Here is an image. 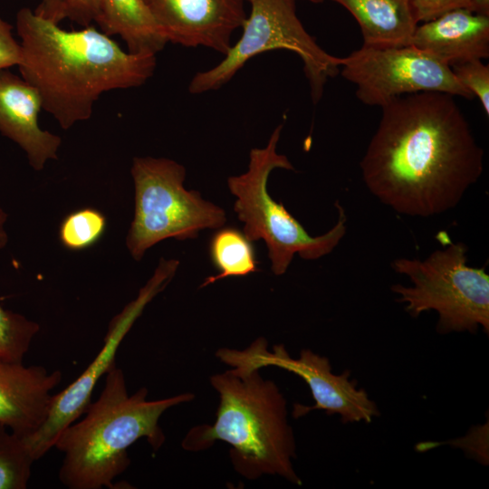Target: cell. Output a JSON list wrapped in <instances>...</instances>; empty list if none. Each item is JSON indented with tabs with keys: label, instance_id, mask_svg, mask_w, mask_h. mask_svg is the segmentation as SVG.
I'll return each instance as SVG.
<instances>
[{
	"label": "cell",
	"instance_id": "cell-1",
	"mask_svg": "<svg viewBox=\"0 0 489 489\" xmlns=\"http://www.w3.org/2000/svg\"><path fill=\"white\" fill-rule=\"evenodd\" d=\"M360 163L369 191L397 213L429 217L455 207L484 170V150L443 92L403 95L381 107Z\"/></svg>",
	"mask_w": 489,
	"mask_h": 489
},
{
	"label": "cell",
	"instance_id": "cell-2",
	"mask_svg": "<svg viewBox=\"0 0 489 489\" xmlns=\"http://www.w3.org/2000/svg\"><path fill=\"white\" fill-rule=\"evenodd\" d=\"M16 29L22 78L63 129L88 120L102 93L140 86L156 68V55L126 52L91 25L64 30L28 7L17 12Z\"/></svg>",
	"mask_w": 489,
	"mask_h": 489
},
{
	"label": "cell",
	"instance_id": "cell-3",
	"mask_svg": "<svg viewBox=\"0 0 489 489\" xmlns=\"http://www.w3.org/2000/svg\"><path fill=\"white\" fill-rule=\"evenodd\" d=\"M146 388L129 395L123 371L114 365L105 375L99 398L84 417L62 431L54 446L64 455L61 483L70 489L112 488L129 465V447L145 437L157 451L165 442L158 426L169 408L194 399L191 393L148 400Z\"/></svg>",
	"mask_w": 489,
	"mask_h": 489
},
{
	"label": "cell",
	"instance_id": "cell-4",
	"mask_svg": "<svg viewBox=\"0 0 489 489\" xmlns=\"http://www.w3.org/2000/svg\"><path fill=\"white\" fill-rule=\"evenodd\" d=\"M210 383L220 398L216 421L191 428L183 448L202 451L223 441L230 446L235 470L246 479L272 475L301 485L292 466L296 445L286 400L276 384L259 370L235 368L213 375Z\"/></svg>",
	"mask_w": 489,
	"mask_h": 489
},
{
	"label": "cell",
	"instance_id": "cell-5",
	"mask_svg": "<svg viewBox=\"0 0 489 489\" xmlns=\"http://www.w3.org/2000/svg\"><path fill=\"white\" fill-rule=\"evenodd\" d=\"M282 129L283 125L274 129L265 147L250 150L245 173L227 179L228 188L236 197L234 211L244 223L243 233L252 242L264 241L275 275L287 271L295 254L304 260H316L332 252L346 234L347 220L344 208L336 201L335 225L324 235L312 236L283 203L272 198L267 190L271 172L294 169L288 158L276 150Z\"/></svg>",
	"mask_w": 489,
	"mask_h": 489
},
{
	"label": "cell",
	"instance_id": "cell-6",
	"mask_svg": "<svg viewBox=\"0 0 489 489\" xmlns=\"http://www.w3.org/2000/svg\"><path fill=\"white\" fill-rule=\"evenodd\" d=\"M466 253L464 243H451L425 260L397 258L391 263L393 270L412 283L391 286L399 295L398 302L405 303L406 312L414 318L436 311L440 334L475 333L480 326L489 332V275L484 266L467 265Z\"/></svg>",
	"mask_w": 489,
	"mask_h": 489
},
{
	"label": "cell",
	"instance_id": "cell-7",
	"mask_svg": "<svg viewBox=\"0 0 489 489\" xmlns=\"http://www.w3.org/2000/svg\"><path fill=\"white\" fill-rule=\"evenodd\" d=\"M134 182V216L126 237L132 258L168 239L196 238L204 229L226 223L225 210L184 187L185 168L166 158L135 157L130 169Z\"/></svg>",
	"mask_w": 489,
	"mask_h": 489
},
{
	"label": "cell",
	"instance_id": "cell-8",
	"mask_svg": "<svg viewBox=\"0 0 489 489\" xmlns=\"http://www.w3.org/2000/svg\"><path fill=\"white\" fill-rule=\"evenodd\" d=\"M251 10L242 25L240 39L215 67L192 78L193 94L216 91L228 82L253 57L271 50H288L303 63L312 99L317 102L330 78L340 72V58L325 52L305 30L296 14V0H247Z\"/></svg>",
	"mask_w": 489,
	"mask_h": 489
},
{
	"label": "cell",
	"instance_id": "cell-9",
	"mask_svg": "<svg viewBox=\"0 0 489 489\" xmlns=\"http://www.w3.org/2000/svg\"><path fill=\"white\" fill-rule=\"evenodd\" d=\"M340 72L357 86L356 96L368 106L383 107L395 98L425 91L467 100L475 97L451 68L412 44L396 47L362 45L340 58Z\"/></svg>",
	"mask_w": 489,
	"mask_h": 489
},
{
	"label": "cell",
	"instance_id": "cell-10",
	"mask_svg": "<svg viewBox=\"0 0 489 489\" xmlns=\"http://www.w3.org/2000/svg\"><path fill=\"white\" fill-rule=\"evenodd\" d=\"M216 356L225 364L241 370H260L264 367H278L301 377L309 386L314 405L294 404L292 417L299 418L314 409L338 414L343 423L366 422L379 415L378 407L364 389L357 388L349 379L350 371L332 373L329 360L309 349L301 350L292 359L283 344L267 349V340L258 338L246 349L239 350L221 348Z\"/></svg>",
	"mask_w": 489,
	"mask_h": 489
},
{
	"label": "cell",
	"instance_id": "cell-11",
	"mask_svg": "<svg viewBox=\"0 0 489 489\" xmlns=\"http://www.w3.org/2000/svg\"><path fill=\"white\" fill-rule=\"evenodd\" d=\"M178 265L176 259L160 258L153 275L138 296L110 320L103 346L94 360L73 382L53 395L44 422L34 434L24 438L34 460L53 448L62 431L84 414L99 379L116 365V353L124 337L147 304L170 283Z\"/></svg>",
	"mask_w": 489,
	"mask_h": 489
},
{
	"label": "cell",
	"instance_id": "cell-12",
	"mask_svg": "<svg viewBox=\"0 0 489 489\" xmlns=\"http://www.w3.org/2000/svg\"><path fill=\"white\" fill-rule=\"evenodd\" d=\"M144 1L168 43L203 46L224 55L247 16L244 0Z\"/></svg>",
	"mask_w": 489,
	"mask_h": 489
},
{
	"label": "cell",
	"instance_id": "cell-13",
	"mask_svg": "<svg viewBox=\"0 0 489 489\" xmlns=\"http://www.w3.org/2000/svg\"><path fill=\"white\" fill-rule=\"evenodd\" d=\"M41 109L43 101L34 86L8 69L0 70V132L21 147L37 171L57 158L62 143L59 136L40 127Z\"/></svg>",
	"mask_w": 489,
	"mask_h": 489
},
{
	"label": "cell",
	"instance_id": "cell-14",
	"mask_svg": "<svg viewBox=\"0 0 489 489\" xmlns=\"http://www.w3.org/2000/svg\"><path fill=\"white\" fill-rule=\"evenodd\" d=\"M62 379L60 370L43 366L0 363V423L23 438L34 434L44 422Z\"/></svg>",
	"mask_w": 489,
	"mask_h": 489
},
{
	"label": "cell",
	"instance_id": "cell-15",
	"mask_svg": "<svg viewBox=\"0 0 489 489\" xmlns=\"http://www.w3.org/2000/svg\"><path fill=\"white\" fill-rule=\"evenodd\" d=\"M411 44L451 67L489 57V16L465 8L417 24Z\"/></svg>",
	"mask_w": 489,
	"mask_h": 489
},
{
	"label": "cell",
	"instance_id": "cell-16",
	"mask_svg": "<svg viewBox=\"0 0 489 489\" xmlns=\"http://www.w3.org/2000/svg\"><path fill=\"white\" fill-rule=\"evenodd\" d=\"M358 22L364 46L396 47L411 44L418 24L409 0H332Z\"/></svg>",
	"mask_w": 489,
	"mask_h": 489
},
{
	"label": "cell",
	"instance_id": "cell-17",
	"mask_svg": "<svg viewBox=\"0 0 489 489\" xmlns=\"http://www.w3.org/2000/svg\"><path fill=\"white\" fill-rule=\"evenodd\" d=\"M98 21L107 35H119L128 52L156 55L168 43L144 0H101Z\"/></svg>",
	"mask_w": 489,
	"mask_h": 489
},
{
	"label": "cell",
	"instance_id": "cell-18",
	"mask_svg": "<svg viewBox=\"0 0 489 489\" xmlns=\"http://www.w3.org/2000/svg\"><path fill=\"white\" fill-rule=\"evenodd\" d=\"M209 252L219 273L207 277L200 287L225 277L246 276L259 270L252 241L234 227L218 228L210 240Z\"/></svg>",
	"mask_w": 489,
	"mask_h": 489
},
{
	"label": "cell",
	"instance_id": "cell-19",
	"mask_svg": "<svg viewBox=\"0 0 489 489\" xmlns=\"http://www.w3.org/2000/svg\"><path fill=\"white\" fill-rule=\"evenodd\" d=\"M34 461L24 438L0 423V489H25Z\"/></svg>",
	"mask_w": 489,
	"mask_h": 489
},
{
	"label": "cell",
	"instance_id": "cell-20",
	"mask_svg": "<svg viewBox=\"0 0 489 489\" xmlns=\"http://www.w3.org/2000/svg\"><path fill=\"white\" fill-rule=\"evenodd\" d=\"M107 226L106 216L93 207H82L68 214L59 226V239L71 251H82L96 244Z\"/></svg>",
	"mask_w": 489,
	"mask_h": 489
},
{
	"label": "cell",
	"instance_id": "cell-21",
	"mask_svg": "<svg viewBox=\"0 0 489 489\" xmlns=\"http://www.w3.org/2000/svg\"><path fill=\"white\" fill-rule=\"evenodd\" d=\"M39 331L37 322L0 304V363H23Z\"/></svg>",
	"mask_w": 489,
	"mask_h": 489
},
{
	"label": "cell",
	"instance_id": "cell-22",
	"mask_svg": "<svg viewBox=\"0 0 489 489\" xmlns=\"http://www.w3.org/2000/svg\"><path fill=\"white\" fill-rule=\"evenodd\" d=\"M458 82L480 101L489 115V65L482 60H471L450 67Z\"/></svg>",
	"mask_w": 489,
	"mask_h": 489
},
{
	"label": "cell",
	"instance_id": "cell-23",
	"mask_svg": "<svg viewBox=\"0 0 489 489\" xmlns=\"http://www.w3.org/2000/svg\"><path fill=\"white\" fill-rule=\"evenodd\" d=\"M413 16L417 24L424 23L458 8H470L469 0H409Z\"/></svg>",
	"mask_w": 489,
	"mask_h": 489
},
{
	"label": "cell",
	"instance_id": "cell-24",
	"mask_svg": "<svg viewBox=\"0 0 489 489\" xmlns=\"http://www.w3.org/2000/svg\"><path fill=\"white\" fill-rule=\"evenodd\" d=\"M13 26L0 16V70L18 65L21 45L13 36Z\"/></svg>",
	"mask_w": 489,
	"mask_h": 489
},
{
	"label": "cell",
	"instance_id": "cell-25",
	"mask_svg": "<svg viewBox=\"0 0 489 489\" xmlns=\"http://www.w3.org/2000/svg\"><path fill=\"white\" fill-rule=\"evenodd\" d=\"M67 18L83 25L98 23L101 16V0H64Z\"/></svg>",
	"mask_w": 489,
	"mask_h": 489
},
{
	"label": "cell",
	"instance_id": "cell-26",
	"mask_svg": "<svg viewBox=\"0 0 489 489\" xmlns=\"http://www.w3.org/2000/svg\"><path fill=\"white\" fill-rule=\"evenodd\" d=\"M34 11L38 15L55 24H60V22L67 18V8L64 0H42Z\"/></svg>",
	"mask_w": 489,
	"mask_h": 489
},
{
	"label": "cell",
	"instance_id": "cell-27",
	"mask_svg": "<svg viewBox=\"0 0 489 489\" xmlns=\"http://www.w3.org/2000/svg\"><path fill=\"white\" fill-rule=\"evenodd\" d=\"M469 3L471 12L489 16V0H469Z\"/></svg>",
	"mask_w": 489,
	"mask_h": 489
},
{
	"label": "cell",
	"instance_id": "cell-28",
	"mask_svg": "<svg viewBox=\"0 0 489 489\" xmlns=\"http://www.w3.org/2000/svg\"><path fill=\"white\" fill-rule=\"evenodd\" d=\"M6 220L7 214L0 207V249L5 247L8 241V235L5 227Z\"/></svg>",
	"mask_w": 489,
	"mask_h": 489
},
{
	"label": "cell",
	"instance_id": "cell-29",
	"mask_svg": "<svg viewBox=\"0 0 489 489\" xmlns=\"http://www.w3.org/2000/svg\"><path fill=\"white\" fill-rule=\"evenodd\" d=\"M307 1H310V2H312V3H321L323 2L324 0H307Z\"/></svg>",
	"mask_w": 489,
	"mask_h": 489
}]
</instances>
